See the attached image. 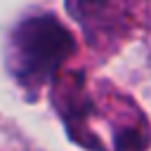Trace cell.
Returning <instances> with one entry per match:
<instances>
[{
    "mask_svg": "<svg viewBox=\"0 0 151 151\" xmlns=\"http://www.w3.org/2000/svg\"><path fill=\"white\" fill-rule=\"evenodd\" d=\"M78 9H94V7H99V5H104L106 0H71Z\"/></svg>",
    "mask_w": 151,
    "mask_h": 151,
    "instance_id": "7a4b0ae2",
    "label": "cell"
},
{
    "mask_svg": "<svg viewBox=\"0 0 151 151\" xmlns=\"http://www.w3.org/2000/svg\"><path fill=\"white\" fill-rule=\"evenodd\" d=\"M73 52L71 33L50 14L24 19L12 35L14 76L28 85H42Z\"/></svg>",
    "mask_w": 151,
    "mask_h": 151,
    "instance_id": "6da1fadb",
    "label": "cell"
}]
</instances>
